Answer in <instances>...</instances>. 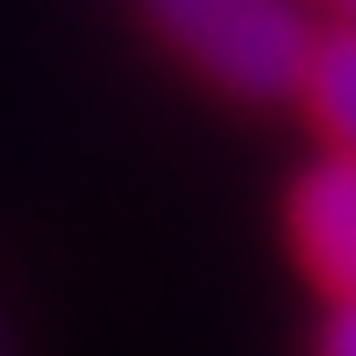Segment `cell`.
Returning <instances> with one entry per match:
<instances>
[{
    "label": "cell",
    "mask_w": 356,
    "mask_h": 356,
    "mask_svg": "<svg viewBox=\"0 0 356 356\" xmlns=\"http://www.w3.org/2000/svg\"><path fill=\"white\" fill-rule=\"evenodd\" d=\"M292 250L335 300H356V164L349 157L314 164L292 186Z\"/></svg>",
    "instance_id": "obj_2"
},
{
    "label": "cell",
    "mask_w": 356,
    "mask_h": 356,
    "mask_svg": "<svg viewBox=\"0 0 356 356\" xmlns=\"http://www.w3.org/2000/svg\"><path fill=\"white\" fill-rule=\"evenodd\" d=\"M143 8L186 65L243 100H278L307 86L321 36L292 0H143Z\"/></svg>",
    "instance_id": "obj_1"
},
{
    "label": "cell",
    "mask_w": 356,
    "mask_h": 356,
    "mask_svg": "<svg viewBox=\"0 0 356 356\" xmlns=\"http://www.w3.org/2000/svg\"><path fill=\"white\" fill-rule=\"evenodd\" d=\"M307 107H314V122L321 136L335 143V157L356 164V22L342 29V36H321L314 43V65H307Z\"/></svg>",
    "instance_id": "obj_3"
},
{
    "label": "cell",
    "mask_w": 356,
    "mask_h": 356,
    "mask_svg": "<svg viewBox=\"0 0 356 356\" xmlns=\"http://www.w3.org/2000/svg\"><path fill=\"white\" fill-rule=\"evenodd\" d=\"M342 8H349V15H356V0H342Z\"/></svg>",
    "instance_id": "obj_5"
},
{
    "label": "cell",
    "mask_w": 356,
    "mask_h": 356,
    "mask_svg": "<svg viewBox=\"0 0 356 356\" xmlns=\"http://www.w3.org/2000/svg\"><path fill=\"white\" fill-rule=\"evenodd\" d=\"M314 356H356V300H335L328 328H321V349Z\"/></svg>",
    "instance_id": "obj_4"
}]
</instances>
